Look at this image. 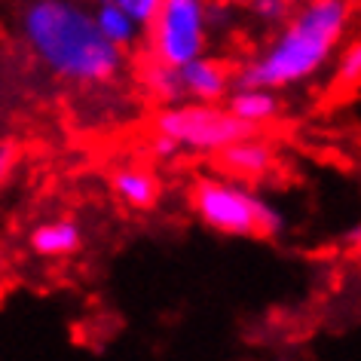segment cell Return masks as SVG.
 <instances>
[{
	"label": "cell",
	"instance_id": "17",
	"mask_svg": "<svg viewBox=\"0 0 361 361\" xmlns=\"http://www.w3.org/2000/svg\"><path fill=\"white\" fill-rule=\"evenodd\" d=\"M13 166H16V147L13 144H0V180L10 175Z\"/></svg>",
	"mask_w": 361,
	"mask_h": 361
},
{
	"label": "cell",
	"instance_id": "12",
	"mask_svg": "<svg viewBox=\"0 0 361 361\" xmlns=\"http://www.w3.org/2000/svg\"><path fill=\"white\" fill-rule=\"evenodd\" d=\"M144 86H147V92L162 104L180 102L178 68H169V65H159V61L147 59V68H144Z\"/></svg>",
	"mask_w": 361,
	"mask_h": 361
},
{
	"label": "cell",
	"instance_id": "6",
	"mask_svg": "<svg viewBox=\"0 0 361 361\" xmlns=\"http://www.w3.org/2000/svg\"><path fill=\"white\" fill-rule=\"evenodd\" d=\"M178 89L180 102L224 104V98L233 89V71L221 59H212L209 52H202V56L178 68Z\"/></svg>",
	"mask_w": 361,
	"mask_h": 361
},
{
	"label": "cell",
	"instance_id": "14",
	"mask_svg": "<svg viewBox=\"0 0 361 361\" xmlns=\"http://www.w3.org/2000/svg\"><path fill=\"white\" fill-rule=\"evenodd\" d=\"M245 10L255 16L257 25H267V28H276L282 25L294 10V0H251Z\"/></svg>",
	"mask_w": 361,
	"mask_h": 361
},
{
	"label": "cell",
	"instance_id": "16",
	"mask_svg": "<svg viewBox=\"0 0 361 361\" xmlns=\"http://www.w3.org/2000/svg\"><path fill=\"white\" fill-rule=\"evenodd\" d=\"M150 157H153V159H159V162H169V159L180 157V147L169 138V135L153 132V135H150Z\"/></svg>",
	"mask_w": 361,
	"mask_h": 361
},
{
	"label": "cell",
	"instance_id": "7",
	"mask_svg": "<svg viewBox=\"0 0 361 361\" xmlns=\"http://www.w3.org/2000/svg\"><path fill=\"white\" fill-rule=\"evenodd\" d=\"M214 162L227 178L255 184L276 169V144L267 141L260 132H251L245 138L227 144L221 153H214Z\"/></svg>",
	"mask_w": 361,
	"mask_h": 361
},
{
	"label": "cell",
	"instance_id": "15",
	"mask_svg": "<svg viewBox=\"0 0 361 361\" xmlns=\"http://www.w3.org/2000/svg\"><path fill=\"white\" fill-rule=\"evenodd\" d=\"M114 4H120L123 10L141 25V28H147V25L153 22V16H157L162 0H114Z\"/></svg>",
	"mask_w": 361,
	"mask_h": 361
},
{
	"label": "cell",
	"instance_id": "13",
	"mask_svg": "<svg viewBox=\"0 0 361 361\" xmlns=\"http://www.w3.org/2000/svg\"><path fill=\"white\" fill-rule=\"evenodd\" d=\"M334 86H361V37L337 49V56H334Z\"/></svg>",
	"mask_w": 361,
	"mask_h": 361
},
{
	"label": "cell",
	"instance_id": "5",
	"mask_svg": "<svg viewBox=\"0 0 361 361\" xmlns=\"http://www.w3.org/2000/svg\"><path fill=\"white\" fill-rule=\"evenodd\" d=\"M212 0H162L153 22L144 28L153 61L180 68L209 52L212 40Z\"/></svg>",
	"mask_w": 361,
	"mask_h": 361
},
{
	"label": "cell",
	"instance_id": "9",
	"mask_svg": "<svg viewBox=\"0 0 361 361\" xmlns=\"http://www.w3.org/2000/svg\"><path fill=\"white\" fill-rule=\"evenodd\" d=\"M111 190L116 196V202L126 205L132 212H150L159 205L162 187L159 178L144 166H120L111 175Z\"/></svg>",
	"mask_w": 361,
	"mask_h": 361
},
{
	"label": "cell",
	"instance_id": "18",
	"mask_svg": "<svg viewBox=\"0 0 361 361\" xmlns=\"http://www.w3.org/2000/svg\"><path fill=\"white\" fill-rule=\"evenodd\" d=\"M227 4H233V6H248L251 0H227Z\"/></svg>",
	"mask_w": 361,
	"mask_h": 361
},
{
	"label": "cell",
	"instance_id": "11",
	"mask_svg": "<svg viewBox=\"0 0 361 361\" xmlns=\"http://www.w3.org/2000/svg\"><path fill=\"white\" fill-rule=\"evenodd\" d=\"M92 16H95V25H98V31H102V37L111 43V47L123 49V52H132L144 37L141 25L135 22L120 4H114V0L95 4Z\"/></svg>",
	"mask_w": 361,
	"mask_h": 361
},
{
	"label": "cell",
	"instance_id": "2",
	"mask_svg": "<svg viewBox=\"0 0 361 361\" xmlns=\"http://www.w3.org/2000/svg\"><path fill=\"white\" fill-rule=\"evenodd\" d=\"M352 25L349 0H303L276 25V34L233 74V83L267 86L276 92L315 80L334 61Z\"/></svg>",
	"mask_w": 361,
	"mask_h": 361
},
{
	"label": "cell",
	"instance_id": "8",
	"mask_svg": "<svg viewBox=\"0 0 361 361\" xmlns=\"http://www.w3.org/2000/svg\"><path fill=\"white\" fill-rule=\"evenodd\" d=\"M224 107L239 116L245 126L251 129H264L273 120H279L282 114V98H279L276 89H267V86H248V83H233L230 95L224 98Z\"/></svg>",
	"mask_w": 361,
	"mask_h": 361
},
{
	"label": "cell",
	"instance_id": "19",
	"mask_svg": "<svg viewBox=\"0 0 361 361\" xmlns=\"http://www.w3.org/2000/svg\"><path fill=\"white\" fill-rule=\"evenodd\" d=\"M95 4H104V0H95Z\"/></svg>",
	"mask_w": 361,
	"mask_h": 361
},
{
	"label": "cell",
	"instance_id": "10",
	"mask_svg": "<svg viewBox=\"0 0 361 361\" xmlns=\"http://www.w3.org/2000/svg\"><path fill=\"white\" fill-rule=\"evenodd\" d=\"M80 245H83V233H80L77 224L68 221V218L47 221L31 233V251L37 257H47V260L77 255Z\"/></svg>",
	"mask_w": 361,
	"mask_h": 361
},
{
	"label": "cell",
	"instance_id": "4",
	"mask_svg": "<svg viewBox=\"0 0 361 361\" xmlns=\"http://www.w3.org/2000/svg\"><path fill=\"white\" fill-rule=\"evenodd\" d=\"M153 132L169 135L180 147V153H200L214 157L227 144L257 132L233 116L224 104H196V102H175L166 104L153 116Z\"/></svg>",
	"mask_w": 361,
	"mask_h": 361
},
{
	"label": "cell",
	"instance_id": "1",
	"mask_svg": "<svg viewBox=\"0 0 361 361\" xmlns=\"http://www.w3.org/2000/svg\"><path fill=\"white\" fill-rule=\"evenodd\" d=\"M19 25L31 56L61 83L98 89L126 68V52L102 37L92 10L77 0H28Z\"/></svg>",
	"mask_w": 361,
	"mask_h": 361
},
{
	"label": "cell",
	"instance_id": "3",
	"mask_svg": "<svg viewBox=\"0 0 361 361\" xmlns=\"http://www.w3.org/2000/svg\"><path fill=\"white\" fill-rule=\"evenodd\" d=\"M190 209L205 227L236 239H276L285 214L236 178H202L190 190Z\"/></svg>",
	"mask_w": 361,
	"mask_h": 361
}]
</instances>
